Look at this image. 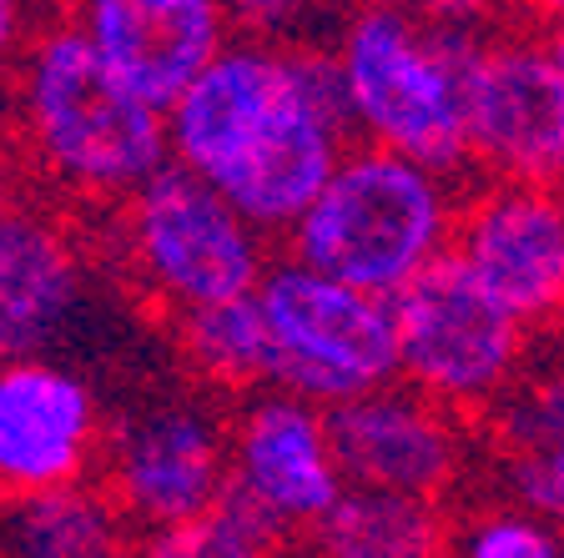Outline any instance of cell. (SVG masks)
<instances>
[{
	"mask_svg": "<svg viewBox=\"0 0 564 558\" xmlns=\"http://www.w3.org/2000/svg\"><path fill=\"white\" fill-rule=\"evenodd\" d=\"M166 141L268 237L293 232L358 146L333 51L262 31L237 35L166 111Z\"/></svg>",
	"mask_w": 564,
	"mask_h": 558,
	"instance_id": "obj_1",
	"label": "cell"
},
{
	"mask_svg": "<svg viewBox=\"0 0 564 558\" xmlns=\"http://www.w3.org/2000/svg\"><path fill=\"white\" fill-rule=\"evenodd\" d=\"M484 46L489 31L458 11H352L333 41L352 136L464 182L474 172L469 81Z\"/></svg>",
	"mask_w": 564,
	"mask_h": 558,
	"instance_id": "obj_2",
	"label": "cell"
},
{
	"mask_svg": "<svg viewBox=\"0 0 564 558\" xmlns=\"http://www.w3.org/2000/svg\"><path fill=\"white\" fill-rule=\"evenodd\" d=\"M11 101L31 166L66 197L127 201L172 166L166 117L141 106L101 66L70 15L31 35Z\"/></svg>",
	"mask_w": 564,
	"mask_h": 558,
	"instance_id": "obj_3",
	"label": "cell"
},
{
	"mask_svg": "<svg viewBox=\"0 0 564 558\" xmlns=\"http://www.w3.org/2000/svg\"><path fill=\"white\" fill-rule=\"evenodd\" d=\"M458 211V182L358 141L288 232V256L393 303L454 252Z\"/></svg>",
	"mask_w": 564,
	"mask_h": 558,
	"instance_id": "obj_4",
	"label": "cell"
},
{
	"mask_svg": "<svg viewBox=\"0 0 564 558\" xmlns=\"http://www.w3.org/2000/svg\"><path fill=\"white\" fill-rule=\"evenodd\" d=\"M121 252L147 297L172 317L258 297L272 272L268 232L176 162L121 201Z\"/></svg>",
	"mask_w": 564,
	"mask_h": 558,
	"instance_id": "obj_5",
	"label": "cell"
},
{
	"mask_svg": "<svg viewBox=\"0 0 564 558\" xmlns=\"http://www.w3.org/2000/svg\"><path fill=\"white\" fill-rule=\"evenodd\" d=\"M258 303L278 348V393L333 413L403 383L399 313L388 297L343 287L293 256H278Z\"/></svg>",
	"mask_w": 564,
	"mask_h": 558,
	"instance_id": "obj_6",
	"label": "cell"
},
{
	"mask_svg": "<svg viewBox=\"0 0 564 558\" xmlns=\"http://www.w3.org/2000/svg\"><path fill=\"white\" fill-rule=\"evenodd\" d=\"M393 313L403 383L448 413H489L529 362V327L494 303L454 252L399 292Z\"/></svg>",
	"mask_w": 564,
	"mask_h": 558,
	"instance_id": "obj_7",
	"label": "cell"
},
{
	"mask_svg": "<svg viewBox=\"0 0 564 558\" xmlns=\"http://www.w3.org/2000/svg\"><path fill=\"white\" fill-rule=\"evenodd\" d=\"M106 493L141 534L207 518L232 493V418L207 397H156L106 438Z\"/></svg>",
	"mask_w": 564,
	"mask_h": 558,
	"instance_id": "obj_8",
	"label": "cell"
},
{
	"mask_svg": "<svg viewBox=\"0 0 564 558\" xmlns=\"http://www.w3.org/2000/svg\"><path fill=\"white\" fill-rule=\"evenodd\" d=\"M474 172L564 192V66L550 35H489L469 81Z\"/></svg>",
	"mask_w": 564,
	"mask_h": 558,
	"instance_id": "obj_9",
	"label": "cell"
},
{
	"mask_svg": "<svg viewBox=\"0 0 564 558\" xmlns=\"http://www.w3.org/2000/svg\"><path fill=\"white\" fill-rule=\"evenodd\" d=\"M454 256L519 327L564 322V192L484 182L464 197Z\"/></svg>",
	"mask_w": 564,
	"mask_h": 558,
	"instance_id": "obj_10",
	"label": "cell"
},
{
	"mask_svg": "<svg viewBox=\"0 0 564 558\" xmlns=\"http://www.w3.org/2000/svg\"><path fill=\"white\" fill-rule=\"evenodd\" d=\"M101 397L56 358L0 362V503L76 489L106 458Z\"/></svg>",
	"mask_w": 564,
	"mask_h": 558,
	"instance_id": "obj_11",
	"label": "cell"
},
{
	"mask_svg": "<svg viewBox=\"0 0 564 558\" xmlns=\"http://www.w3.org/2000/svg\"><path fill=\"white\" fill-rule=\"evenodd\" d=\"M343 489L323 407L268 387L232 413V493L282 534H313Z\"/></svg>",
	"mask_w": 564,
	"mask_h": 558,
	"instance_id": "obj_12",
	"label": "cell"
},
{
	"mask_svg": "<svg viewBox=\"0 0 564 558\" xmlns=\"http://www.w3.org/2000/svg\"><path fill=\"white\" fill-rule=\"evenodd\" d=\"M101 66L166 117L232 46V11L217 0H86L70 11Z\"/></svg>",
	"mask_w": 564,
	"mask_h": 558,
	"instance_id": "obj_13",
	"label": "cell"
},
{
	"mask_svg": "<svg viewBox=\"0 0 564 558\" xmlns=\"http://www.w3.org/2000/svg\"><path fill=\"white\" fill-rule=\"evenodd\" d=\"M328 433L348 489L444 503V493L464 478V463H469L458 413L413 393L409 383L333 407Z\"/></svg>",
	"mask_w": 564,
	"mask_h": 558,
	"instance_id": "obj_14",
	"label": "cell"
},
{
	"mask_svg": "<svg viewBox=\"0 0 564 558\" xmlns=\"http://www.w3.org/2000/svg\"><path fill=\"white\" fill-rule=\"evenodd\" d=\"M86 297V262L56 217L15 207L0 217V362L46 358Z\"/></svg>",
	"mask_w": 564,
	"mask_h": 558,
	"instance_id": "obj_15",
	"label": "cell"
},
{
	"mask_svg": "<svg viewBox=\"0 0 564 558\" xmlns=\"http://www.w3.org/2000/svg\"><path fill=\"white\" fill-rule=\"evenodd\" d=\"M0 558H137L131 518L91 483L0 503Z\"/></svg>",
	"mask_w": 564,
	"mask_h": 558,
	"instance_id": "obj_16",
	"label": "cell"
},
{
	"mask_svg": "<svg viewBox=\"0 0 564 558\" xmlns=\"http://www.w3.org/2000/svg\"><path fill=\"white\" fill-rule=\"evenodd\" d=\"M313 558H448L444 503L378 489H343L333 513L307 534Z\"/></svg>",
	"mask_w": 564,
	"mask_h": 558,
	"instance_id": "obj_17",
	"label": "cell"
},
{
	"mask_svg": "<svg viewBox=\"0 0 564 558\" xmlns=\"http://www.w3.org/2000/svg\"><path fill=\"white\" fill-rule=\"evenodd\" d=\"M176 348L202 383L217 393L258 397L278 383V348H272V327L258 297L176 317Z\"/></svg>",
	"mask_w": 564,
	"mask_h": 558,
	"instance_id": "obj_18",
	"label": "cell"
},
{
	"mask_svg": "<svg viewBox=\"0 0 564 558\" xmlns=\"http://www.w3.org/2000/svg\"><path fill=\"white\" fill-rule=\"evenodd\" d=\"M489 433L499 442V463L564 448V342L529 352L519 383L489 407Z\"/></svg>",
	"mask_w": 564,
	"mask_h": 558,
	"instance_id": "obj_19",
	"label": "cell"
},
{
	"mask_svg": "<svg viewBox=\"0 0 564 558\" xmlns=\"http://www.w3.org/2000/svg\"><path fill=\"white\" fill-rule=\"evenodd\" d=\"M282 528L268 524L252 503L227 493L207 518L162 528V534H141L137 558H278Z\"/></svg>",
	"mask_w": 564,
	"mask_h": 558,
	"instance_id": "obj_20",
	"label": "cell"
},
{
	"mask_svg": "<svg viewBox=\"0 0 564 558\" xmlns=\"http://www.w3.org/2000/svg\"><path fill=\"white\" fill-rule=\"evenodd\" d=\"M448 558H564V534L524 508H489L458 528Z\"/></svg>",
	"mask_w": 564,
	"mask_h": 558,
	"instance_id": "obj_21",
	"label": "cell"
},
{
	"mask_svg": "<svg viewBox=\"0 0 564 558\" xmlns=\"http://www.w3.org/2000/svg\"><path fill=\"white\" fill-rule=\"evenodd\" d=\"M25 46H31V25H25V11H21V6H11V0H0V86L15 81Z\"/></svg>",
	"mask_w": 564,
	"mask_h": 558,
	"instance_id": "obj_22",
	"label": "cell"
},
{
	"mask_svg": "<svg viewBox=\"0 0 564 558\" xmlns=\"http://www.w3.org/2000/svg\"><path fill=\"white\" fill-rule=\"evenodd\" d=\"M11 211H15V162L0 146V217H11Z\"/></svg>",
	"mask_w": 564,
	"mask_h": 558,
	"instance_id": "obj_23",
	"label": "cell"
},
{
	"mask_svg": "<svg viewBox=\"0 0 564 558\" xmlns=\"http://www.w3.org/2000/svg\"><path fill=\"white\" fill-rule=\"evenodd\" d=\"M550 46H554V56H560V66H564V6L554 11V31H550Z\"/></svg>",
	"mask_w": 564,
	"mask_h": 558,
	"instance_id": "obj_24",
	"label": "cell"
}]
</instances>
